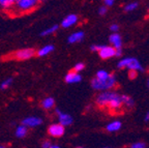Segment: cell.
Instances as JSON below:
<instances>
[{"mask_svg":"<svg viewBox=\"0 0 149 148\" xmlns=\"http://www.w3.org/2000/svg\"><path fill=\"white\" fill-rule=\"evenodd\" d=\"M121 98H122V104H125L126 107H128V108H132L135 105V102L133 101V98H130L127 95H121Z\"/></svg>","mask_w":149,"mask_h":148,"instance_id":"44dd1931","label":"cell"},{"mask_svg":"<svg viewBox=\"0 0 149 148\" xmlns=\"http://www.w3.org/2000/svg\"><path fill=\"white\" fill-rule=\"evenodd\" d=\"M121 105H122V98H121V95H119L118 93H116V94L113 96V98L110 101V103L108 104V106H109L111 109H119V108L121 107Z\"/></svg>","mask_w":149,"mask_h":148,"instance_id":"7c38bea8","label":"cell"},{"mask_svg":"<svg viewBox=\"0 0 149 148\" xmlns=\"http://www.w3.org/2000/svg\"><path fill=\"white\" fill-rule=\"evenodd\" d=\"M64 126L60 123H54L51 124L48 128V133L50 136L54 137V138H60L64 135Z\"/></svg>","mask_w":149,"mask_h":148,"instance_id":"5b68a950","label":"cell"},{"mask_svg":"<svg viewBox=\"0 0 149 148\" xmlns=\"http://www.w3.org/2000/svg\"><path fill=\"white\" fill-rule=\"evenodd\" d=\"M104 46H102V45H93V46H91V51H95V52H98L100 50V49L102 48Z\"/></svg>","mask_w":149,"mask_h":148,"instance_id":"4316f807","label":"cell"},{"mask_svg":"<svg viewBox=\"0 0 149 148\" xmlns=\"http://www.w3.org/2000/svg\"><path fill=\"white\" fill-rule=\"evenodd\" d=\"M130 79H134L136 78V76H137V71H134V70H130Z\"/></svg>","mask_w":149,"mask_h":148,"instance_id":"f546056e","label":"cell"},{"mask_svg":"<svg viewBox=\"0 0 149 148\" xmlns=\"http://www.w3.org/2000/svg\"><path fill=\"white\" fill-rule=\"evenodd\" d=\"M58 28H59L58 25H53L51 27L47 28V29H45L44 31L40 32V36H48V35L53 34V33H55L56 31L58 30Z\"/></svg>","mask_w":149,"mask_h":148,"instance_id":"d6986e66","label":"cell"},{"mask_svg":"<svg viewBox=\"0 0 149 148\" xmlns=\"http://www.w3.org/2000/svg\"><path fill=\"white\" fill-rule=\"evenodd\" d=\"M120 127H121L120 121H114V122H112L107 125V131L108 132H116V131L120 130Z\"/></svg>","mask_w":149,"mask_h":148,"instance_id":"ffe728a7","label":"cell"},{"mask_svg":"<svg viewBox=\"0 0 149 148\" xmlns=\"http://www.w3.org/2000/svg\"><path fill=\"white\" fill-rule=\"evenodd\" d=\"M145 143H142V142H139V143H135L132 145V147L133 148H144L145 147Z\"/></svg>","mask_w":149,"mask_h":148,"instance_id":"83f0119b","label":"cell"},{"mask_svg":"<svg viewBox=\"0 0 149 148\" xmlns=\"http://www.w3.org/2000/svg\"><path fill=\"white\" fill-rule=\"evenodd\" d=\"M56 114L58 117V121L60 124H62L63 126H68L72 123V117L68 114H65L63 112H61L59 109H56Z\"/></svg>","mask_w":149,"mask_h":148,"instance_id":"ba28073f","label":"cell"},{"mask_svg":"<svg viewBox=\"0 0 149 148\" xmlns=\"http://www.w3.org/2000/svg\"><path fill=\"white\" fill-rule=\"evenodd\" d=\"M119 68H124V67H128L130 70L134 71H143V67L139 63V61L136 58H125L122 59L118 62Z\"/></svg>","mask_w":149,"mask_h":148,"instance_id":"277c9868","label":"cell"},{"mask_svg":"<svg viewBox=\"0 0 149 148\" xmlns=\"http://www.w3.org/2000/svg\"><path fill=\"white\" fill-rule=\"evenodd\" d=\"M145 121H149V112L146 114V118H145Z\"/></svg>","mask_w":149,"mask_h":148,"instance_id":"d6a6232c","label":"cell"},{"mask_svg":"<svg viewBox=\"0 0 149 148\" xmlns=\"http://www.w3.org/2000/svg\"><path fill=\"white\" fill-rule=\"evenodd\" d=\"M115 52H116V49L113 48V47L104 46L100 51H98V54H100V56L102 59H107V58L115 56Z\"/></svg>","mask_w":149,"mask_h":148,"instance_id":"9c48e42d","label":"cell"},{"mask_svg":"<svg viewBox=\"0 0 149 148\" xmlns=\"http://www.w3.org/2000/svg\"><path fill=\"white\" fill-rule=\"evenodd\" d=\"M84 67H85L84 63L79 62V63H77V64H76V65L74 66V71H76V72H81V71L83 70Z\"/></svg>","mask_w":149,"mask_h":148,"instance_id":"484cf974","label":"cell"},{"mask_svg":"<svg viewBox=\"0 0 149 148\" xmlns=\"http://www.w3.org/2000/svg\"><path fill=\"white\" fill-rule=\"evenodd\" d=\"M78 22V16L77 15H68L66 16L61 22V27L63 28H68L70 26H72L74 24H76Z\"/></svg>","mask_w":149,"mask_h":148,"instance_id":"30bf717a","label":"cell"},{"mask_svg":"<svg viewBox=\"0 0 149 148\" xmlns=\"http://www.w3.org/2000/svg\"><path fill=\"white\" fill-rule=\"evenodd\" d=\"M108 77H109V74H108L106 71H98V72L96 73V78L102 79V80H104V79H107Z\"/></svg>","mask_w":149,"mask_h":148,"instance_id":"cb8c5ba5","label":"cell"},{"mask_svg":"<svg viewBox=\"0 0 149 148\" xmlns=\"http://www.w3.org/2000/svg\"><path fill=\"white\" fill-rule=\"evenodd\" d=\"M35 55V50L31 48H25V49H20L18 51H15L14 53L9 54L6 58L13 59V60L17 61H23V60H28L32 58Z\"/></svg>","mask_w":149,"mask_h":148,"instance_id":"3957f363","label":"cell"},{"mask_svg":"<svg viewBox=\"0 0 149 148\" xmlns=\"http://www.w3.org/2000/svg\"><path fill=\"white\" fill-rule=\"evenodd\" d=\"M82 77L78 74V72L76 71H72V72H70L66 76H65V82L68 84H72V83H79L81 82Z\"/></svg>","mask_w":149,"mask_h":148,"instance_id":"8fae6325","label":"cell"},{"mask_svg":"<svg viewBox=\"0 0 149 148\" xmlns=\"http://www.w3.org/2000/svg\"><path fill=\"white\" fill-rule=\"evenodd\" d=\"M42 123V118L37 117V116H30V117H26L22 120V124L26 125L27 127H36L40 126Z\"/></svg>","mask_w":149,"mask_h":148,"instance_id":"52a82bcc","label":"cell"},{"mask_svg":"<svg viewBox=\"0 0 149 148\" xmlns=\"http://www.w3.org/2000/svg\"><path fill=\"white\" fill-rule=\"evenodd\" d=\"M148 87H149V80H148Z\"/></svg>","mask_w":149,"mask_h":148,"instance_id":"e575fe53","label":"cell"},{"mask_svg":"<svg viewBox=\"0 0 149 148\" xmlns=\"http://www.w3.org/2000/svg\"><path fill=\"white\" fill-rule=\"evenodd\" d=\"M15 0H0V7L4 10H10L14 6Z\"/></svg>","mask_w":149,"mask_h":148,"instance_id":"ac0fdd59","label":"cell"},{"mask_svg":"<svg viewBox=\"0 0 149 148\" xmlns=\"http://www.w3.org/2000/svg\"><path fill=\"white\" fill-rule=\"evenodd\" d=\"M110 29H111L112 31H118L119 27H118V25H116V24H113V25L110 27Z\"/></svg>","mask_w":149,"mask_h":148,"instance_id":"1f68e13d","label":"cell"},{"mask_svg":"<svg viewBox=\"0 0 149 148\" xmlns=\"http://www.w3.org/2000/svg\"><path fill=\"white\" fill-rule=\"evenodd\" d=\"M13 84V79L12 78H8V79H5L4 81L2 82V83L0 84V89H2V90H5V89H7V88L9 87V86Z\"/></svg>","mask_w":149,"mask_h":148,"instance_id":"7402d4cb","label":"cell"},{"mask_svg":"<svg viewBox=\"0 0 149 148\" xmlns=\"http://www.w3.org/2000/svg\"><path fill=\"white\" fill-rule=\"evenodd\" d=\"M42 148H59V145H55L51 141H44L42 144Z\"/></svg>","mask_w":149,"mask_h":148,"instance_id":"603a6c76","label":"cell"},{"mask_svg":"<svg viewBox=\"0 0 149 148\" xmlns=\"http://www.w3.org/2000/svg\"><path fill=\"white\" fill-rule=\"evenodd\" d=\"M104 1H105V4L107 6H112L113 3H114V0H104Z\"/></svg>","mask_w":149,"mask_h":148,"instance_id":"4dcf8cb0","label":"cell"},{"mask_svg":"<svg viewBox=\"0 0 149 148\" xmlns=\"http://www.w3.org/2000/svg\"><path fill=\"white\" fill-rule=\"evenodd\" d=\"M138 7V3L137 2H133V3H130L128 5H126L125 7H124V10L125 12H130V10H134V9H136Z\"/></svg>","mask_w":149,"mask_h":148,"instance_id":"d4e9b609","label":"cell"},{"mask_svg":"<svg viewBox=\"0 0 149 148\" xmlns=\"http://www.w3.org/2000/svg\"><path fill=\"white\" fill-rule=\"evenodd\" d=\"M110 43L114 45V47L116 49L121 48V44H122V40H121V37L119 34L114 33V34L110 35Z\"/></svg>","mask_w":149,"mask_h":148,"instance_id":"2e32d148","label":"cell"},{"mask_svg":"<svg viewBox=\"0 0 149 148\" xmlns=\"http://www.w3.org/2000/svg\"><path fill=\"white\" fill-rule=\"evenodd\" d=\"M116 94V92H112V91H106L104 93H100L96 98V104L100 107H106L110 103V101L113 98V96Z\"/></svg>","mask_w":149,"mask_h":148,"instance_id":"8992f818","label":"cell"},{"mask_svg":"<svg viewBox=\"0 0 149 148\" xmlns=\"http://www.w3.org/2000/svg\"><path fill=\"white\" fill-rule=\"evenodd\" d=\"M84 36H85V33L83 31H78V32H74L70 35V37L68 38V42L70 44H76V43L81 42L84 38Z\"/></svg>","mask_w":149,"mask_h":148,"instance_id":"5bb4252c","label":"cell"},{"mask_svg":"<svg viewBox=\"0 0 149 148\" xmlns=\"http://www.w3.org/2000/svg\"><path fill=\"white\" fill-rule=\"evenodd\" d=\"M37 3V0H15L14 6L10 10H14L17 14H25L34 9Z\"/></svg>","mask_w":149,"mask_h":148,"instance_id":"6da1fadb","label":"cell"},{"mask_svg":"<svg viewBox=\"0 0 149 148\" xmlns=\"http://www.w3.org/2000/svg\"><path fill=\"white\" fill-rule=\"evenodd\" d=\"M116 83V79H115L114 75H109L107 79H98V78H94L91 81V86H92L93 89L95 90H107L110 89Z\"/></svg>","mask_w":149,"mask_h":148,"instance_id":"7a4b0ae2","label":"cell"},{"mask_svg":"<svg viewBox=\"0 0 149 148\" xmlns=\"http://www.w3.org/2000/svg\"><path fill=\"white\" fill-rule=\"evenodd\" d=\"M54 49H55V47L53 45H47V46H44L42 48H40L38 51H36V55L38 57H44V56L51 54L54 51Z\"/></svg>","mask_w":149,"mask_h":148,"instance_id":"4fadbf2b","label":"cell"},{"mask_svg":"<svg viewBox=\"0 0 149 148\" xmlns=\"http://www.w3.org/2000/svg\"><path fill=\"white\" fill-rule=\"evenodd\" d=\"M38 2H42V1H45V0H37Z\"/></svg>","mask_w":149,"mask_h":148,"instance_id":"836d02e7","label":"cell"},{"mask_svg":"<svg viewBox=\"0 0 149 148\" xmlns=\"http://www.w3.org/2000/svg\"><path fill=\"white\" fill-rule=\"evenodd\" d=\"M28 134V127L24 124L18 125V127L16 128V137L17 138H25Z\"/></svg>","mask_w":149,"mask_h":148,"instance_id":"9a60e30c","label":"cell"},{"mask_svg":"<svg viewBox=\"0 0 149 148\" xmlns=\"http://www.w3.org/2000/svg\"><path fill=\"white\" fill-rule=\"evenodd\" d=\"M55 105V101H54L53 97H46L45 100L42 101V107L46 110L52 109Z\"/></svg>","mask_w":149,"mask_h":148,"instance_id":"e0dca14e","label":"cell"},{"mask_svg":"<svg viewBox=\"0 0 149 148\" xmlns=\"http://www.w3.org/2000/svg\"><path fill=\"white\" fill-rule=\"evenodd\" d=\"M98 14L102 15V16H104V15L107 14V7H105V6L100 7V9H98Z\"/></svg>","mask_w":149,"mask_h":148,"instance_id":"f1b7e54d","label":"cell"}]
</instances>
